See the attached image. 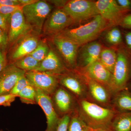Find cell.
<instances>
[{"label": "cell", "mask_w": 131, "mask_h": 131, "mask_svg": "<svg viewBox=\"0 0 131 131\" xmlns=\"http://www.w3.org/2000/svg\"><path fill=\"white\" fill-rule=\"evenodd\" d=\"M77 112L85 123L92 129L110 128L117 113L112 108L103 107L88 100H78Z\"/></svg>", "instance_id": "6da1fadb"}, {"label": "cell", "mask_w": 131, "mask_h": 131, "mask_svg": "<svg viewBox=\"0 0 131 131\" xmlns=\"http://www.w3.org/2000/svg\"><path fill=\"white\" fill-rule=\"evenodd\" d=\"M108 22L98 15L88 23L59 33L80 46L93 42L107 27Z\"/></svg>", "instance_id": "7a4b0ae2"}, {"label": "cell", "mask_w": 131, "mask_h": 131, "mask_svg": "<svg viewBox=\"0 0 131 131\" xmlns=\"http://www.w3.org/2000/svg\"><path fill=\"white\" fill-rule=\"evenodd\" d=\"M110 88L113 95L127 88L131 78V53L122 45L117 50V59Z\"/></svg>", "instance_id": "3957f363"}, {"label": "cell", "mask_w": 131, "mask_h": 131, "mask_svg": "<svg viewBox=\"0 0 131 131\" xmlns=\"http://www.w3.org/2000/svg\"><path fill=\"white\" fill-rule=\"evenodd\" d=\"M58 79L59 85L73 94L78 100L87 99L86 81L84 76L77 70H69L58 75Z\"/></svg>", "instance_id": "277c9868"}, {"label": "cell", "mask_w": 131, "mask_h": 131, "mask_svg": "<svg viewBox=\"0 0 131 131\" xmlns=\"http://www.w3.org/2000/svg\"><path fill=\"white\" fill-rule=\"evenodd\" d=\"M74 22H79L99 15L96 2L87 0H72L62 8Z\"/></svg>", "instance_id": "5b68a950"}, {"label": "cell", "mask_w": 131, "mask_h": 131, "mask_svg": "<svg viewBox=\"0 0 131 131\" xmlns=\"http://www.w3.org/2000/svg\"><path fill=\"white\" fill-rule=\"evenodd\" d=\"M51 6L44 1H38L23 7L22 10L27 24L40 32L47 16L51 12Z\"/></svg>", "instance_id": "8992f818"}, {"label": "cell", "mask_w": 131, "mask_h": 131, "mask_svg": "<svg viewBox=\"0 0 131 131\" xmlns=\"http://www.w3.org/2000/svg\"><path fill=\"white\" fill-rule=\"evenodd\" d=\"M55 110L60 118L77 111L78 100L73 94L59 85L51 96Z\"/></svg>", "instance_id": "52a82bcc"}, {"label": "cell", "mask_w": 131, "mask_h": 131, "mask_svg": "<svg viewBox=\"0 0 131 131\" xmlns=\"http://www.w3.org/2000/svg\"><path fill=\"white\" fill-rule=\"evenodd\" d=\"M31 85L51 96L59 86L58 75L33 70L26 72Z\"/></svg>", "instance_id": "ba28073f"}, {"label": "cell", "mask_w": 131, "mask_h": 131, "mask_svg": "<svg viewBox=\"0 0 131 131\" xmlns=\"http://www.w3.org/2000/svg\"><path fill=\"white\" fill-rule=\"evenodd\" d=\"M84 77L88 88L86 100L103 107L112 108V101L113 94L110 89L94 80Z\"/></svg>", "instance_id": "9c48e42d"}, {"label": "cell", "mask_w": 131, "mask_h": 131, "mask_svg": "<svg viewBox=\"0 0 131 131\" xmlns=\"http://www.w3.org/2000/svg\"><path fill=\"white\" fill-rule=\"evenodd\" d=\"M53 42L68 67L71 70L76 69L79 46L72 40L59 34L54 37Z\"/></svg>", "instance_id": "30bf717a"}, {"label": "cell", "mask_w": 131, "mask_h": 131, "mask_svg": "<svg viewBox=\"0 0 131 131\" xmlns=\"http://www.w3.org/2000/svg\"><path fill=\"white\" fill-rule=\"evenodd\" d=\"M35 90L37 103L42 108L47 118V127L45 131H56L61 118L55 110L51 96L40 90L35 89Z\"/></svg>", "instance_id": "8fae6325"}, {"label": "cell", "mask_w": 131, "mask_h": 131, "mask_svg": "<svg viewBox=\"0 0 131 131\" xmlns=\"http://www.w3.org/2000/svg\"><path fill=\"white\" fill-rule=\"evenodd\" d=\"M73 19L62 9L54 11L46 21L44 30L48 35H58L73 24Z\"/></svg>", "instance_id": "7c38bea8"}, {"label": "cell", "mask_w": 131, "mask_h": 131, "mask_svg": "<svg viewBox=\"0 0 131 131\" xmlns=\"http://www.w3.org/2000/svg\"><path fill=\"white\" fill-rule=\"evenodd\" d=\"M32 27L26 21L22 9L11 15L8 31L9 44H12L25 37L31 30Z\"/></svg>", "instance_id": "4fadbf2b"}, {"label": "cell", "mask_w": 131, "mask_h": 131, "mask_svg": "<svg viewBox=\"0 0 131 131\" xmlns=\"http://www.w3.org/2000/svg\"><path fill=\"white\" fill-rule=\"evenodd\" d=\"M26 72L13 64L8 63L0 73V96L10 94L16 82Z\"/></svg>", "instance_id": "5bb4252c"}, {"label": "cell", "mask_w": 131, "mask_h": 131, "mask_svg": "<svg viewBox=\"0 0 131 131\" xmlns=\"http://www.w3.org/2000/svg\"><path fill=\"white\" fill-rule=\"evenodd\" d=\"M96 7L101 15L106 21L118 24L120 20L128 12L125 11L114 0H98Z\"/></svg>", "instance_id": "9a60e30c"}, {"label": "cell", "mask_w": 131, "mask_h": 131, "mask_svg": "<svg viewBox=\"0 0 131 131\" xmlns=\"http://www.w3.org/2000/svg\"><path fill=\"white\" fill-rule=\"evenodd\" d=\"M77 70L85 77L102 83L110 89L112 74L99 60L85 68Z\"/></svg>", "instance_id": "2e32d148"}, {"label": "cell", "mask_w": 131, "mask_h": 131, "mask_svg": "<svg viewBox=\"0 0 131 131\" xmlns=\"http://www.w3.org/2000/svg\"><path fill=\"white\" fill-rule=\"evenodd\" d=\"M102 49L100 43L96 41L89 42L82 46L78 52L77 69L85 68L99 60Z\"/></svg>", "instance_id": "e0dca14e"}, {"label": "cell", "mask_w": 131, "mask_h": 131, "mask_svg": "<svg viewBox=\"0 0 131 131\" xmlns=\"http://www.w3.org/2000/svg\"><path fill=\"white\" fill-rule=\"evenodd\" d=\"M69 70L64 66L57 54L50 50L47 56L40 62L39 66L35 71L59 75Z\"/></svg>", "instance_id": "ac0fdd59"}, {"label": "cell", "mask_w": 131, "mask_h": 131, "mask_svg": "<svg viewBox=\"0 0 131 131\" xmlns=\"http://www.w3.org/2000/svg\"><path fill=\"white\" fill-rule=\"evenodd\" d=\"M38 40L36 37L28 36L25 37L16 47L11 55L12 63L32 52L38 45Z\"/></svg>", "instance_id": "d6986e66"}, {"label": "cell", "mask_w": 131, "mask_h": 131, "mask_svg": "<svg viewBox=\"0 0 131 131\" xmlns=\"http://www.w3.org/2000/svg\"><path fill=\"white\" fill-rule=\"evenodd\" d=\"M112 107L117 113H131V92L128 89L114 94Z\"/></svg>", "instance_id": "ffe728a7"}, {"label": "cell", "mask_w": 131, "mask_h": 131, "mask_svg": "<svg viewBox=\"0 0 131 131\" xmlns=\"http://www.w3.org/2000/svg\"><path fill=\"white\" fill-rule=\"evenodd\" d=\"M110 129L112 131H131V113H116Z\"/></svg>", "instance_id": "44dd1931"}, {"label": "cell", "mask_w": 131, "mask_h": 131, "mask_svg": "<svg viewBox=\"0 0 131 131\" xmlns=\"http://www.w3.org/2000/svg\"><path fill=\"white\" fill-rule=\"evenodd\" d=\"M117 59V50L110 48L103 49L99 61L112 74Z\"/></svg>", "instance_id": "7402d4cb"}, {"label": "cell", "mask_w": 131, "mask_h": 131, "mask_svg": "<svg viewBox=\"0 0 131 131\" xmlns=\"http://www.w3.org/2000/svg\"><path fill=\"white\" fill-rule=\"evenodd\" d=\"M40 63V62L28 55L17 60L13 64L19 69L27 72L36 70Z\"/></svg>", "instance_id": "603a6c76"}, {"label": "cell", "mask_w": 131, "mask_h": 131, "mask_svg": "<svg viewBox=\"0 0 131 131\" xmlns=\"http://www.w3.org/2000/svg\"><path fill=\"white\" fill-rule=\"evenodd\" d=\"M91 129L82 119L77 111L70 115L68 131H91Z\"/></svg>", "instance_id": "cb8c5ba5"}, {"label": "cell", "mask_w": 131, "mask_h": 131, "mask_svg": "<svg viewBox=\"0 0 131 131\" xmlns=\"http://www.w3.org/2000/svg\"><path fill=\"white\" fill-rule=\"evenodd\" d=\"M19 97L22 103L27 104H37L36 101V90L31 85L25 88L19 94Z\"/></svg>", "instance_id": "d4e9b609"}, {"label": "cell", "mask_w": 131, "mask_h": 131, "mask_svg": "<svg viewBox=\"0 0 131 131\" xmlns=\"http://www.w3.org/2000/svg\"><path fill=\"white\" fill-rule=\"evenodd\" d=\"M105 39L110 45L120 46L122 44V33L118 27H114L107 33Z\"/></svg>", "instance_id": "484cf974"}, {"label": "cell", "mask_w": 131, "mask_h": 131, "mask_svg": "<svg viewBox=\"0 0 131 131\" xmlns=\"http://www.w3.org/2000/svg\"><path fill=\"white\" fill-rule=\"evenodd\" d=\"M49 51V48L46 45L39 43L37 48L29 55L37 61L41 62L46 57Z\"/></svg>", "instance_id": "4316f807"}, {"label": "cell", "mask_w": 131, "mask_h": 131, "mask_svg": "<svg viewBox=\"0 0 131 131\" xmlns=\"http://www.w3.org/2000/svg\"><path fill=\"white\" fill-rule=\"evenodd\" d=\"M29 85H31L30 82L25 75H24L17 81L10 94L18 97L19 93L25 88Z\"/></svg>", "instance_id": "83f0119b"}, {"label": "cell", "mask_w": 131, "mask_h": 131, "mask_svg": "<svg viewBox=\"0 0 131 131\" xmlns=\"http://www.w3.org/2000/svg\"><path fill=\"white\" fill-rule=\"evenodd\" d=\"M11 15L2 14L0 13V28L8 34Z\"/></svg>", "instance_id": "f1b7e54d"}, {"label": "cell", "mask_w": 131, "mask_h": 131, "mask_svg": "<svg viewBox=\"0 0 131 131\" xmlns=\"http://www.w3.org/2000/svg\"><path fill=\"white\" fill-rule=\"evenodd\" d=\"M23 6H7L0 5V13L2 14L12 15L19 10H21Z\"/></svg>", "instance_id": "f546056e"}, {"label": "cell", "mask_w": 131, "mask_h": 131, "mask_svg": "<svg viewBox=\"0 0 131 131\" xmlns=\"http://www.w3.org/2000/svg\"><path fill=\"white\" fill-rule=\"evenodd\" d=\"M70 115H66L60 118L56 131H68Z\"/></svg>", "instance_id": "4dcf8cb0"}, {"label": "cell", "mask_w": 131, "mask_h": 131, "mask_svg": "<svg viewBox=\"0 0 131 131\" xmlns=\"http://www.w3.org/2000/svg\"><path fill=\"white\" fill-rule=\"evenodd\" d=\"M17 96L11 94L0 96V106L9 107Z\"/></svg>", "instance_id": "1f68e13d"}, {"label": "cell", "mask_w": 131, "mask_h": 131, "mask_svg": "<svg viewBox=\"0 0 131 131\" xmlns=\"http://www.w3.org/2000/svg\"><path fill=\"white\" fill-rule=\"evenodd\" d=\"M9 45L7 32L0 28V49L6 50Z\"/></svg>", "instance_id": "d6a6232c"}, {"label": "cell", "mask_w": 131, "mask_h": 131, "mask_svg": "<svg viewBox=\"0 0 131 131\" xmlns=\"http://www.w3.org/2000/svg\"><path fill=\"white\" fill-rule=\"evenodd\" d=\"M118 25L124 28L131 30V13L127 14L120 20Z\"/></svg>", "instance_id": "836d02e7"}, {"label": "cell", "mask_w": 131, "mask_h": 131, "mask_svg": "<svg viewBox=\"0 0 131 131\" xmlns=\"http://www.w3.org/2000/svg\"><path fill=\"white\" fill-rule=\"evenodd\" d=\"M6 55V50L0 49V73L8 64Z\"/></svg>", "instance_id": "e575fe53"}, {"label": "cell", "mask_w": 131, "mask_h": 131, "mask_svg": "<svg viewBox=\"0 0 131 131\" xmlns=\"http://www.w3.org/2000/svg\"><path fill=\"white\" fill-rule=\"evenodd\" d=\"M119 6L122 9L129 12L131 10V1L130 0H117L116 1Z\"/></svg>", "instance_id": "d590c367"}, {"label": "cell", "mask_w": 131, "mask_h": 131, "mask_svg": "<svg viewBox=\"0 0 131 131\" xmlns=\"http://www.w3.org/2000/svg\"><path fill=\"white\" fill-rule=\"evenodd\" d=\"M0 5L7 6H21L18 0H0Z\"/></svg>", "instance_id": "8d00e7d4"}, {"label": "cell", "mask_w": 131, "mask_h": 131, "mask_svg": "<svg viewBox=\"0 0 131 131\" xmlns=\"http://www.w3.org/2000/svg\"><path fill=\"white\" fill-rule=\"evenodd\" d=\"M124 38L126 44L125 47L131 53V31L126 33Z\"/></svg>", "instance_id": "74e56055"}, {"label": "cell", "mask_w": 131, "mask_h": 131, "mask_svg": "<svg viewBox=\"0 0 131 131\" xmlns=\"http://www.w3.org/2000/svg\"><path fill=\"white\" fill-rule=\"evenodd\" d=\"M20 5L23 6L31 5L37 2V0H18Z\"/></svg>", "instance_id": "f35d334b"}, {"label": "cell", "mask_w": 131, "mask_h": 131, "mask_svg": "<svg viewBox=\"0 0 131 131\" xmlns=\"http://www.w3.org/2000/svg\"><path fill=\"white\" fill-rule=\"evenodd\" d=\"M50 1L57 6L62 7V8L68 2L66 1Z\"/></svg>", "instance_id": "ab89813d"}, {"label": "cell", "mask_w": 131, "mask_h": 131, "mask_svg": "<svg viewBox=\"0 0 131 131\" xmlns=\"http://www.w3.org/2000/svg\"><path fill=\"white\" fill-rule=\"evenodd\" d=\"M91 131H112L110 128H100V129H92Z\"/></svg>", "instance_id": "60d3db41"}, {"label": "cell", "mask_w": 131, "mask_h": 131, "mask_svg": "<svg viewBox=\"0 0 131 131\" xmlns=\"http://www.w3.org/2000/svg\"><path fill=\"white\" fill-rule=\"evenodd\" d=\"M0 131H3V130H0Z\"/></svg>", "instance_id": "b9f144b4"}]
</instances>
